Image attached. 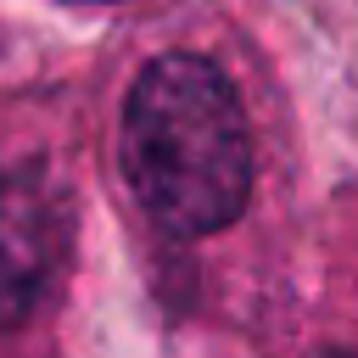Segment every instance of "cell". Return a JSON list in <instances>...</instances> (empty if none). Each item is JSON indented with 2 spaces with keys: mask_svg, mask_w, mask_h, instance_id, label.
I'll list each match as a JSON object with an SVG mask.
<instances>
[{
  "mask_svg": "<svg viewBox=\"0 0 358 358\" xmlns=\"http://www.w3.org/2000/svg\"><path fill=\"white\" fill-rule=\"evenodd\" d=\"M95 173L151 285L190 319L257 330L291 280L302 151L280 73L213 11H157L101 62Z\"/></svg>",
  "mask_w": 358,
  "mask_h": 358,
  "instance_id": "6da1fadb",
  "label": "cell"
},
{
  "mask_svg": "<svg viewBox=\"0 0 358 358\" xmlns=\"http://www.w3.org/2000/svg\"><path fill=\"white\" fill-rule=\"evenodd\" d=\"M95 129L73 90L0 101V358H62L90 218Z\"/></svg>",
  "mask_w": 358,
  "mask_h": 358,
  "instance_id": "7a4b0ae2",
  "label": "cell"
},
{
  "mask_svg": "<svg viewBox=\"0 0 358 358\" xmlns=\"http://www.w3.org/2000/svg\"><path fill=\"white\" fill-rule=\"evenodd\" d=\"M308 358H358V336H319Z\"/></svg>",
  "mask_w": 358,
  "mask_h": 358,
  "instance_id": "3957f363",
  "label": "cell"
},
{
  "mask_svg": "<svg viewBox=\"0 0 358 358\" xmlns=\"http://www.w3.org/2000/svg\"><path fill=\"white\" fill-rule=\"evenodd\" d=\"M62 6H162V0H62Z\"/></svg>",
  "mask_w": 358,
  "mask_h": 358,
  "instance_id": "277c9868",
  "label": "cell"
}]
</instances>
